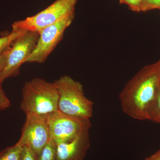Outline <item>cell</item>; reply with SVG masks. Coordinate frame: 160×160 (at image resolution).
<instances>
[{
  "label": "cell",
  "mask_w": 160,
  "mask_h": 160,
  "mask_svg": "<svg viewBox=\"0 0 160 160\" xmlns=\"http://www.w3.org/2000/svg\"><path fill=\"white\" fill-rule=\"evenodd\" d=\"M160 89V67L140 71L120 93L123 111L134 119L147 120V111Z\"/></svg>",
  "instance_id": "cell-1"
},
{
  "label": "cell",
  "mask_w": 160,
  "mask_h": 160,
  "mask_svg": "<svg viewBox=\"0 0 160 160\" xmlns=\"http://www.w3.org/2000/svg\"><path fill=\"white\" fill-rule=\"evenodd\" d=\"M58 93L54 83L35 78L23 86L20 108L26 115H47L58 110Z\"/></svg>",
  "instance_id": "cell-2"
},
{
  "label": "cell",
  "mask_w": 160,
  "mask_h": 160,
  "mask_svg": "<svg viewBox=\"0 0 160 160\" xmlns=\"http://www.w3.org/2000/svg\"><path fill=\"white\" fill-rule=\"evenodd\" d=\"M53 83L58 93V110L77 117L90 119L92 117L94 103L85 96L80 82L65 75Z\"/></svg>",
  "instance_id": "cell-3"
},
{
  "label": "cell",
  "mask_w": 160,
  "mask_h": 160,
  "mask_svg": "<svg viewBox=\"0 0 160 160\" xmlns=\"http://www.w3.org/2000/svg\"><path fill=\"white\" fill-rule=\"evenodd\" d=\"M77 0H56L46 9L25 19L15 22L12 29L38 32L74 14Z\"/></svg>",
  "instance_id": "cell-4"
},
{
  "label": "cell",
  "mask_w": 160,
  "mask_h": 160,
  "mask_svg": "<svg viewBox=\"0 0 160 160\" xmlns=\"http://www.w3.org/2000/svg\"><path fill=\"white\" fill-rule=\"evenodd\" d=\"M39 33L26 32L15 40L7 50L6 62L0 75V82L19 73L20 67L34 50L38 39Z\"/></svg>",
  "instance_id": "cell-5"
},
{
  "label": "cell",
  "mask_w": 160,
  "mask_h": 160,
  "mask_svg": "<svg viewBox=\"0 0 160 160\" xmlns=\"http://www.w3.org/2000/svg\"><path fill=\"white\" fill-rule=\"evenodd\" d=\"M74 18V13L39 32L36 46L26 61L28 63L44 62L61 42L64 32Z\"/></svg>",
  "instance_id": "cell-6"
},
{
  "label": "cell",
  "mask_w": 160,
  "mask_h": 160,
  "mask_svg": "<svg viewBox=\"0 0 160 160\" xmlns=\"http://www.w3.org/2000/svg\"><path fill=\"white\" fill-rule=\"evenodd\" d=\"M50 137L56 144L69 142L91 122L90 119L72 116L59 110L47 115Z\"/></svg>",
  "instance_id": "cell-7"
},
{
  "label": "cell",
  "mask_w": 160,
  "mask_h": 160,
  "mask_svg": "<svg viewBox=\"0 0 160 160\" xmlns=\"http://www.w3.org/2000/svg\"><path fill=\"white\" fill-rule=\"evenodd\" d=\"M22 129L19 142L30 147L37 157L51 138L47 122V115L29 114Z\"/></svg>",
  "instance_id": "cell-8"
},
{
  "label": "cell",
  "mask_w": 160,
  "mask_h": 160,
  "mask_svg": "<svg viewBox=\"0 0 160 160\" xmlns=\"http://www.w3.org/2000/svg\"><path fill=\"white\" fill-rule=\"evenodd\" d=\"M91 127V122L88 123L73 139L56 144L57 160H84L90 146Z\"/></svg>",
  "instance_id": "cell-9"
},
{
  "label": "cell",
  "mask_w": 160,
  "mask_h": 160,
  "mask_svg": "<svg viewBox=\"0 0 160 160\" xmlns=\"http://www.w3.org/2000/svg\"><path fill=\"white\" fill-rule=\"evenodd\" d=\"M24 146L18 141L13 146L7 147L0 152V160H20Z\"/></svg>",
  "instance_id": "cell-10"
},
{
  "label": "cell",
  "mask_w": 160,
  "mask_h": 160,
  "mask_svg": "<svg viewBox=\"0 0 160 160\" xmlns=\"http://www.w3.org/2000/svg\"><path fill=\"white\" fill-rule=\"evenodd\" d=\"M37 160H57L56 143L51 138L37 157Z\"/></svg>",
  "instance_id": "cell-11"
},
{
  "label": "cell",
  "mask_w": 160,
  "mask_h": 160,
  "mask_svg": "<svg viewBox=\"0 0 160 160\" xmlns=\"http://www.w3.org/2000/svg\"><path fill=\"white\" fill-rule=\"evenodd\" d=\"M26 32L20 29H12L11 33L8 35L0 37V54L6 51L15 40Z\"/></svg>",
  "instance_id": "cell-12"
},
{
  "label": "cell",
  "mask_w": 160,
  "mask_h": 160,
  "mask_svg": "<svg viewBox=\"0 0 160 160\" xmlns=\"http://www.w3.org/2000/svg\"><path fill=\"white\" fill-rule=\"evenodd\" d=\"M147 120L160 123V89L155 98L149 106L147 113Z\"/></svg>",
  "instance_id": "cell-13"
},
{
  "label": "cell",
  "mask_w": 160,
  "mask_h": 160,
  "mask_svg": "<svg viewBox=\"0 0 160 160\" xmlns=\"http://www.w3.org/2000/svg\"><path fill=\"white\" fill-rule=\"evenodd\" d=\"M160 8V0H142L140 11Z\"/></svg>",
  "instance_id": "cell-14"
},
{
  "label": "cell",
  "mask_w": 160,
  "mask_h": 160,
  "mask_svg": "<svg viewBox=\"0 0 160 160\" xmlns=\"http://www.w3.org/2000/svg\"><path fill=\"white\" fill-rule=\"evenodd\" d=\"M2 83L0 82V110H6L11 106V102L6 96L2 87Z\"/></svg>",
  "instance_id": "cell-15"
},
{
  "label": "cell",
  "mask_w": 160,
  "mask_h": 160,
  "mask_svg": "<svg viewBox=\"0 0 160 160\" xmlns=\"http://www.w3.org/2000/svg\"><path fill=\"white\" fill-rule=\"evenodd\" d=\"M20 160H37V156L30 147L25 146L22 150Z\"/></svg>",
  "instance_id": "cell-16"
},
{
  "label": "cell",
  "mask_w": 160,
  "mask_h": 160,
  "mask_svg": "<svg viewBox=\"0 0 160 160\" xmlns=\"http://www.w3.org/2000/svg\"><path fill=\"white\" fill-rule=\"evenodd\" d=\"M142 1V0H120V3L129 6L133 11L139 12L140 11Z\"/></svg>",
  "instance_id": "cell-17"
},
{
  "label": "cell",
  "mask_w": 160,
  "mask_h": 160,
  "mask_svg": "<svg viewBox=\"0 0 160 160\" xmlns=\"http://www.w3.org/2000/svg\"><path fill=\"white\" fill-rule=\"evenodd\" d=\"M8 49L6 51L3 52V53L0 54V75L2 73L3 68H4V66H5Z\"/></svg>",
  "instance_id": "cell-18"
},
{
  "label": "cell",
  "mask_w": 160,
  "mask_h": 160,
  "mask_svg": "<svg viewBox=\"0 0 160 160\" xmlns=\"http://www.w3.org/2000/svg\"><path fill=\"white\" fill-rule=\"evenodd\" d=\"M145 160H160V149L151 156L146 158Z\"/></svg>",
  "instance_id": "cell-19"
}]
</instances>
